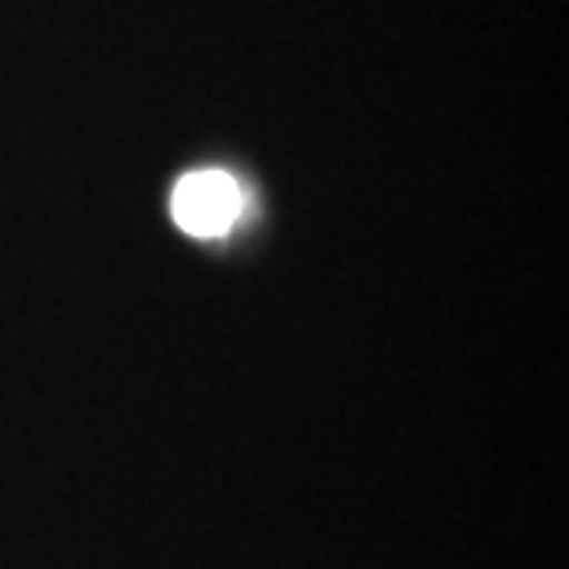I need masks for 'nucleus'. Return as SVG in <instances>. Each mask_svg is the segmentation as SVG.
Masks as SVG:
<instances>
[{"instance_id":"f257e3e1","label":"nucleus","mask_w":569,"mask_h":569,"mask_svg":"<svg viewBox=\"0 0 569 569\" xmlns=\"http://www.w3.org/2000/svg\"><path fill=\"white\" fill-rule=\"evenodd\" d=\"M244 211L241 186L222 170H197L178 181L170 214L189 237H222Z\"/></svg>"}]
</instances>
